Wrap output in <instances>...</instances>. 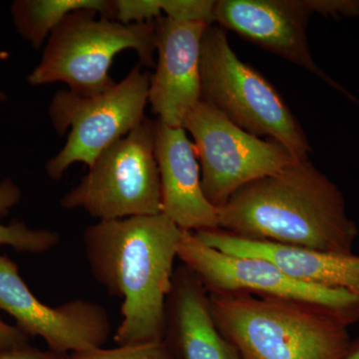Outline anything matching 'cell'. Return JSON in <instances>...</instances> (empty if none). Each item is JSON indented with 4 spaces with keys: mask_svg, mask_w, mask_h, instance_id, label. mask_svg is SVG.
I'll return each mask as SVG.
<instances>
[{
    "mask_svg": "<svg viewBox=\"0 0 359 359\" xmlns=\"http://www.w3.org/2000/svg\"><path fill=\"white\" fill-rule=\"evenodd\" d=\"M183 231L165 215L98 221L84 231L92 276L121 297L117 346L164 339L166 302Z\"/></svg>",
    "mask_w": 359,
    "mask_h": 359,
    "instance_id": "1",
    "label": "cell"
},
{
    "mask_svg": "<svg viewBox=\"0 0 359 359\" xmlns=\"http://www.w3.org/2000/svg\"><path fill=\"white\" fill-rule=\"evenodd\" d=\"M221 230L250 240L353 254L358 228L344 194L309 160L250 182L219 208Z\"/></svg>",
    "mask_w": 359,
    "mask_h": 359,
    "instance_id": "2",
    "label": "cell"
},
{
    "mask_svg": "<svg viewBox=\"0 0 359 359\" xmlns=\"http://www.w3.org/2000/svg\"><path fill=\"white\" fill-rule=\"evenodd\" d=\"M219 330L242 359H344L348 327L327 309L247 294H210Z\"/></svg>",
    "mask_w": 359,
    "mask_h": 359,
    "instance_id": "3",
    "label": "cell"
},
{
    "mask_svg": "<svg viewBox=\"0 0 359 359\" xmlns=\"http://www.w3.org/2000/svg\"><path fill=\"white\" fill-rule=\"evenodd\" d=\"M96 11H76L51 32L41 61L27 75L32 86L63 82L70 91L94 96L115 84L109 69L120 52L132 49L140 65L155 66L156 22L123 25L97 18Z\"/></svg>",
    "mask_w": 359,
    "mask_h": 359,
    "instance_id": "4",
    "label": "cell"
},
{
    "mask_svg": "<svg viewBox=\"0 0 359 359\" xmlns=\"http://www.w3.org/2000/svg\"><path fill=\"white\" fill-rule=\"evenodd\" d=\"M201 84L202 100L240 128L278 142L297 160H309L311 146L301 123L275 86L238 57L218 25H210L203 36Z\"/></svg>",
    "mask_w": 359,
    "mask_h": 359,
    "instance_id": "5",
    "label": "cell"
},
{
    "mask_svg": "<svg viewBox=\"0 0 359 359\" xmlns=\"http://www.w3.org/2000/svg\"><path fill=\"white\" fill-rule=\"evenodd\" d=\"M150 75L140 65L97 95L59 90L49 106V117L58 134L70 132L63 148L45 164L47 176L59 181L75 163L91 167L106 149L137 128L146 119Z\"/></svg>",
    "mask_w": 359,
    "mask_h": 359,
    "instance_id": "6",
    "label": "cell"
},
{
    "mask_svg": "<svg viewBox=\"0 0 359 359\" xmlns=\"http://www.w3.org/2000/svg\"><path fill=\"white\" fill-rule=\"evenodd\" d=\"M60 204L84 210L99 221L162 214L155 121L146 118L101 153Z\"/></svg>",
    "mask_w": 359,
    "mask_h": 359,
    "instance_id": "7",
    "label": "cell"
},
{
    "mask_svg": "<svg viewBox=\"0 0 359 359\" xmlns=\"http://www.w3.org/2000/svg\"><path fill=\"white\" fill-rule=\"evenodd\" d=\"M183 128L194 139L205 197L218 209L250 182L301 161L278 142L240 128L204 100L189 112Z\"/></svg>",
    "mask_w": 359,
    "mask_h": 359,
    "instance_id": "8",
    "label": "cell"
},
{
    "mask_svg": "<svg viewBox=\"0 0 359 359\" xmlns=\"http://www.w3.org/2000/svg\"><path fill=\"white\" fill-rule=\"evenodd\" d=\"M178 259L199 278L209 294H247L302 302L327 309L347 325L359 320V297L344 290L297 282L266 259L236 256L183 231Z\"/></svg>",
    "mask_w": 359,
    "mask_h": 359,
    "instance_id": "9",
    "label": "cell"
},
{
    "mask_svg": "<svg viewBox=\"0 0 359 359\" xmlns=\"http://www.w3.org/2000/svg\"><path fill=\"white\" fill-rule=\"evenodd\" d=\"M0 311L14 318L29 337L44 340L55 353L80 354L102 348L111 332L107 311L101 304L76 299L49 306L28 289L11 257L0 255Z\"/></svg>",
    "mask_w": 359,
    "mask_h": 359,
    "instance_id": "10",
    "label": "cell"
},
{
    "mask_svg": "<svg viewBox=\"0 0 359 359\" xmlns=\"http://www.w3.org/2000/svg\"><path fill=\"white\" fill-rule=\"evenodd\" d=\"M311 14L306 0H219L215 23L313 73L359 105L353 94L314 62L306 37Z\"/></svg>",
    "mask_w": 359,
    "mask_h": 359,
    "instance_id": "11",
    "label": "cell"
},
{
    "mask_svg": "<svg viewBox=\"0 0 359 359\" xmlns=\"http://www.w3.org/2000/svg\"><path fill=\"white\" fill-rule=\"evenodd\" d=\"M155 22L158 61L150 76L148 102L161 122L183 127L187 115L202 100L201 51L210 25L165 16Z\"/></svg>",
    "mask_w": 359,
    "mask_h": 359,
    "instance_id": "12",
    "label": "cell"
},
{
    "mask_svg": "<svg viewBox=\"0 0 359 359\" xmlns=\"http://www.w3.org/2000/svg\"><path fill=\"white\" fill-rule=\"evenodd\" d=\"M162 214L182 231L217 230L219 209L205 197L197 153L183 127L155 121Z\"/></svg>",
    "mask_w": 359,
    "mask_h": 359,
    "instance_id": "13",
    "label": "cell"
},
{
    "mask_svg": "<svg viewBox=\"0 0 359 359\" xmlns=\"http://www.w3.org/2000/svg\"><path fill=\"white\" fill-rule=\"evenodd\" d=\"M201 242L236 256L266 259L297 282L347 290L359 297V256L238 237L217 230L194 233Z\"/></svg>",
    "mask_w": 359,
    "mask_h": 359,
    "instance_id": "14",
    "label": "cell"
},
{
    "mask_svg": "<svg viewBox=\"0 0 359 359\" xmlns=\"http://www.w3.org/2000/svg\"><path fill=\"white\" fill-rule=\"evenodd\" d=\"M164 339L179 359H242L215 321L209 292L184 264L167 297Z\"/></svg>",
    "mask_w": 359,
    "mask_h": 359,
    "instance_id": "15",
    "label": "cell"
},
{
    "mask_svg": "<svg viewBox=\"0 0 359 359\" xmlns=\"http://www.w3.org/2000/svg\"><path fill=\"white\" fill-rule=\"evenodd\" d=\"M82 9L114 20L113 0H15L11 14L18 34L39 49L66 16Z\"/></svg>",
    "mask_w": 359,
    "mask_h": 359,
    "instance_id": "16",
    "label": "cell"
},
{
    "mask_svg": "<svg viewBox=\"0 0 359 359\" xmlns=\"http://www.w3.org/2000/svg\"><path fill=\"white\" fill-rule=\"evenodd\" d=\"M22 193L13 179L0 181V216L6 214L18 204ZM60 236L46 229H32L21 221L11 224L0 223V245H8L18 252L41 255L54 249L59 244Z\"/></svg>",
    "mask_w": 359,
    "mask_h": 359,
    "instance_id": "17",
    "label": "cell"
},
{
    "mask_svg": "<svg viewBox=\"0 0 359 359\" xmlns=\"http://www.w3.org/2000/svg\"><path fill=\"white\" fill-rule=\"evenodd\" d=\"M73 355L75 359H179L164 339L113 348L102 347Z\"/></svg>",
    "mask_w": 359,
    "mask_h": 359,
    "instance_id": "18",
    "label": "cell"
},
{
    "mask_svg": "<svg viewBox=\"0 0 359 359\" xmlns=\"http://www.w3.org/2000/svg\"><path fill=\"white\" fill-rule=\"evenodd\" d=\"M214 0H158L161 13L165 18L182 22L215 25Z\"/></svg>",
    "mask_w": 359,
    "mask_h": 359,
    "instance_id": "19",
    "label": "cell"
},
{
    "mask_svg": "<svg viewBox=\"0 0 359 359\" xmlns=\"http://www.w3.org/2000/svg\"><path fill=\"white\" fill-rule=\"evenodd\" d=\"M311 13L330 16L359 15V1H332V0H306Z\"/></svg>",
    "mask_w": 359,
    "mask_h": 359,
    "instance_id": "20",
    "label": "cell"
},
{
    "mask_svg": "<svg viewBox=\"0 0 359 359\" xmlns=\"http://www.w3.org/2000/svg\"><path fill=\"white\" fill-rule=\"evenodd\" d=\"M0 359H75L73 354L41 351L36 347L26 346L0 349Z\"/></svg>",
    "mask_w": 359,
    "mask_h": 359,
    "instance_id": "21",
    "label": "cell"
},
{
    "mask_svg": "<svg viewBox=\"0 0 359 359\" xmlns=\"http://www.w3.org/2000/svg\"><path fill=\"white\" fill-rule=\"evenodd\" d=\"M30 337L16 325H11L0 318V349L26 346Z\"/></svg>",
    "mask_w": 359,
    "mask_h": 359,
    "instance_id": "22",
    "label": "cell"
},
{
    "mask_svg": "<svg viewBox=\"0 0 359 359\" xmlns=\"http://www.w3.org/2000/svg\"><path fill=\"white\" fill-rule=\"evenodd\" d=\"M344 359H359V337L351 340Z\"/></svg>",
    "mask_w": 359,
    "mask_h": 359,
    "instance_id": "23",
    "label": "cell"
},
{
    "mask_svg": "<svg viewBox=\"0 0 359 359\" xmlns=\"http://www.w3.org/2000/svg\"><path fill=\"white\" fill-rule=\"evenodd\" d=\"M7 95L6 92L4 91L1 88H0V104L6 102L7 101Z\"/></svg>",
    "mask_w": 359,
    "mask_h": 359,
    "instance_id": "24",
    "label": "cell"
}]
</instances>
